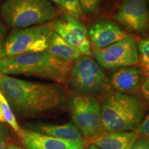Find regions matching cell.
<instances>
[{
	"label": "cell",
	"mask_w": 149,
	"mask_h": 149,
	"mask_svg": "<svg viewBox=\"0 0 149 149\" xmlns=\"http://www.w3.org/2000/svg\"><path fill=\"white\" fill-rule=\"evenodd\" d=\"M0 91L17 113L25 115L55 109L64 99L60 86L26 81L4 74L1 77Z\"/></svg>",
	"instance_id": "cell-1"
},
{
	"label": "cell",
	"mask_w": 149,
	"mask_h": 149,
	"mask_svg": "<svg viewBox=\"0 0 149 149\" xmlns=\"http://www.w3.org/2000/svg\"><path fill=\"white\" fill-rule=\"evenodd\" d=\"M73 64L44 51L4 57L0 61V68L8 75L31 76L62 84L68 79Z\"/></svg>",
	"instance_id": "cell-2"
},
{
	"label": "cell",
	"mask_w": 149,
	"mask_h": 149,
	"mask_svg": "<svg viewBox=\"0 0 149 149\" xmlns=\"http://www.w3.org/2000/svg\"><path fill=\"white\" fill-rule=\"evenodd\" d=\"M100 109L102 125L107 132L135 130L146 112L139 99L117 91H109Z\"/></svg>",
	"instance_id": "cell-3"
},
{
	"label": "cell",
	"mask_w": 149,
	"mask_h": 149,
	"mask_svg": "<svg viewBox=\"0 0 149 149\" xmlns=\"http://www.w3.org/2000/svg\"><path fill=\"white\" fill-rule=\"evenodd\" d=\"M0 12L8 25L23 29L51 21L57 10L50 0H5Z\"/></svg>",
	"instance_id": "cell-4"
},
{
	"label": "cell",
	"mask_w": 149,
	"mask_h": 149,
	"mask_svg": "<svg viewBox=\"0 0 149 149\" xmlns=\"http://www.w3.org/2000/svg\"><path fill=\"white\" fill-rule=\"evenodd\" d=\"M53 32L51 24L15 29L3 42L0 57L4 58L46 51Z\"/></svg>",
	"instance_id": "cell-5"
},
{
	"label": "cell",
	"mask_w": 149,
	"mask_h": 149,
	"mask_svg": "<svg viewBox=\"0 0 149 149\" xmlns=\"http://www.w3.org/2000/svg\"><path fill=\"white\" fill-rule=\"evenodd\" d=\"M68 79L74 90L93 96L109 92L111 87L102 67L88 56H81L75 61Z\"/></svg>",
	"instance_id": "cell-6"
},
{
	"label": "cell",
	"mask_w": 149,
	"mask_h": 149,
	"mask_svg": "<svg viewBox=\"0 0 149 149\" xmlns=\"http://www.w3.org/2000/svg\"><path fill=\"white\" fill-rule=\"evenodd\" d=\"M68 104L72 120L85 137L86 142L105 131L100 104L95 97L83 93L74 94L70 96Z\"/></svg>",
	"instance_id": "cell-7"
},
{
	"label": "cell",
	"mask_w": 149,
	"mask_h": 149,
	"mask_svg": "<svg viewBox=\"0 0 149 149\" xmlns=\"http://www.w3.org/2000/svg\"><path fill=\"white\" fill-rule=\"evenodd\" d=\"M93 55L100 66L106 69L134 66L139 62L137 44L134 37L128 34L106 48L94 47Z\"/></svg>",
	"instance_id": "cell-8"
},
{
	"label": "cell",
	"mask_w": 149,
	"mask_h": 149,
	"mask_svg": "<svg viewBox=\"0 0 149 149\" xmlns=\"http://www.w3.org/2000/svg\"><path fill=\"white\" fill-rule=\"evenodd\" d=\"M51 25L54 32L59 35L67 44L77 48L83 55L90 54L88 30L79 19L66 15L57 18Z\"/></svg>",
	"instance_id": "cell-9"
},
{
	"label": "cell",
	"mask_w": 149,
	"mask_h": 149,
	"mask_svg": "<svg viewBox=\"0 0 149 149\" xmlns=\"http://www.w3.org/2000/svg\"><path fill=\"white\" fill-rule=\"evenodd\" d=\"M115 19L126 29L144 33L148 28L149 10L146 0H123Z\"/></svg>",
	"instance_id": "cell-10"
},
{
	"label": "cell",
	"mask_w": 149,
	"mask_h": 149,
	"mask_svg": "<svg viewBox=\"0 0 149 149\" xmlns=\"http://www.w3.org/2000/svg\"><path fill=\"white\" fill-rule=\"evenodd\" d=\"M126 35L115 22L107 19L97 20L88 30V38L98 48L107 47L122 40Z\"/></svg>",
	"instance_id": "cell-11"
},
{
	"label": "cell",
	"mask_w": 149,
	"mask_h": 149,
	"mask_svg": "<svg viewBox=\"0 0 149 149\" xmlns=\"http://www.w3.org/2000/svg\"><path fill=\"white\" fill-rule=\"evenodd\" d=\"M19 137L26 149H84L85 147L31 130H22Z\"/></svg>",
	"instance_id": "cell-12"
},
{
	"label": "cell",
	"mask_w": 149,
	"mask_h": 149,
	"mask_svg": "<svg viewBox=\"0 0 149 149\" xmlns=\"http://www.w3.org/2000/svg\"><path fill=\"white\" fill-rule=\"evenodd\" d=\"M143 74L138 67H122L111 74L109 82L111 86L119 92H134L141 86Z\"/></svg>",
	"instance_id": "cell-13"
},
{
	"label": "cell",
	"mask_w": 149,
	"mask_h": 149,
	"mask_svg": "<svg viewBox=\"0 0 149 149\" xmlns=\"http://www.w3.org/2000/svg\"><path fill=\"white\" fill-rule=\"evenodd\" d=\"M138 137V134L135 130L104 131L91 139L87 143L95 145L101 149H130L133 143Z\"/></svg>",
	"instance_id": "cell-14"
},
{
	"label": "cell",
	"mask_w": 149,
	"mask_h": 149,
	"mask_svg": "<svg viewBox=\"0 0 149 149\" xmlns=\"http://www.w3.org/2000/svg\"><path fill=\"white\" fill-rule=\"evenodd\" d=\"M35 128L40 133L57 137L77 144L86 145L85 139L75 124L68 123L64 124H36Z\"/></svg>",
	"instance_id": "cell-15"
},
{
	"label": "cell",
	"mask_w": 149,
	"mask_h": 149,
	"mask_svg": "<svg viewBox=\"0 0 149 149\" xmlns=\"http://www.w3.org/2000/svg\"><path fill=\"white\" fill-rule=\"evenodd\" d=\"M46 51L54 57L68 61H76L82 55L77 48L67 44L55 32L52 35L49 45Z\"/></svg>",
	"instance_id": "cell-16"
},
{
	"label": "cell",
	"mask_w": 149,
	"mask_h": 149,
	"mask_svg": "<svg viewBox=\"0 0 149 149\" xmlns=\"http://www.w3.org/2000/svg\"><path fill=\"white\" fill-rule=\"evenodd\" d=\"M0 103H1V112H2V115L5 122L8 123L10 127H12L13 129L19 136L22 130L21 128L18 125L17 122L15 117L13 114V112L10 109V104H9L8 100H6V98L5 97V96L3 95L1 91H0Z\"/></svg>",
	"instance_id": "cell-17"
},
{
	"label": "cell",
	"mask_w": 149,
	"mask_h": 149,
	"mask_svg": "<svg viewBox=\"0 0 149 149\" xmlns=\"http://www.w3.org/2000/svg\"><path fill=\"white\" fill-rule=\"evenodd\" d=\"M60 6L68 15L80 19L83 16L79 0H59Z\"/></svg>",
	"instance_id": "cell-18"
},
{
	"label": "cell",
	"mask_w": 149,
	"mask_h": 149,
	"mask_svg": "<svg viewBox=\"0 0 149 149\" xmlns=\"http://www.w3.org/2000/svg\"><path fill=\"white\" fill-rule=\"evenodd\" d=\"M102 0H79L83 15L91 17L97 13Z\"/></svg>",
	"instance_id": "cell-19"
},
{
	"label": "cell",
	"mask_w": 149,
	"mask_h": 149,
	"mask_svg": "<svg viewBox=\"0 0 149 149\" xmlns=\"http://www.w3.org/2000/svg\"><path fill=\"white\" fill-rule=\"evenodd\" d=\"M137 46L141 67L149 66V39L139 41Z\"/></svg>",
	"instance_id": "cell-20"
},
{
	"label": "cell",
	"mask_w": 149,
	"mask_h": 149,
	"mask_svg": "<svg viewBox=\"0 0 149 149\" xmlns=\"http://www.w3.org/2000/svg\"><path fill=\"white\" fill-rule=\"evenodd\" d=\"M3 123H0V149H6L7 148L10 134L9 128Z\"/></svg>",
	"instance_id": "cell-21"
},
{
	"label": "cell",
	"mask_w": 149,
	"mask_h": 149,
	"mask_svg": "<svg viewBox=\"0 0 149 149\" xmlns=\"http://www.w3.org/2000/svg\"><path fill=\"white\" fill-rule=\"evenodd\" d=\"M139 137H144L149 138V114L143 119L142 122L135 130Z\"/></svg>",
	"instance_id": "cell-22"
},
{
	"label": "cell",
	"mask_w": 149,
	"mask_h": 149,
	"mask_svg": "<svg viewBox=\"0 0 149 149\" xmlns=\"http://www.w3.org/2000/svg\"><path fill=\"white\" fill-rule=\"evenodd\" d=\"M130 149H149V138L138 137L133 143Z\"/></svg>",
	"instance_id": "cell-23"
},
{
	"label": "cell",
	"mask_w": 149,
	"mask_h": 149,
	"mask_svg": "<svg viewBox=\"0 0 149 149\" xmlns=\"http://www.w3.org/2000/svg\"><path fill=\"white\" fill-rule=\"evenodd\" d=\"M141 91L145 101L149 106V75L147 76L146 79L141 84Z\"/></svg>",
	"instance_id": "cell-24"
},
{
	"label": "cell",
	"mask_w": 149,
	"mask_h": 149,
	"mask_svg": "<svg viewBox=\"0 0 149 149\" xmlns=\"http://www.w3.org/2000/svg\"><path fill=\"white\" fill-rule=\"evenodd\" d=\"M6 32V29L4 25L1 22V19H0V53L1 52L2 49V46L3 42H4V35Z\"/></svg>",
	"instance_id": "cell-25"
},
{
	"label": "cell",
	"mask_w": 149,
	"mask_h": 149,
	"mask_svg": "<svg viewBox=\"0 0 149 149\" xmlns=\"http://www.w3.org/2000/svg\"><path fill=\"white\" fill-rule=\"evenodd\" d=\"M141 71H142L143 74H145V75L148 76L149 75V66L141 67Z\"/></svg>",
	"instance_id": "cell-26"
},
{
	"label": "cell",
	"mask_w": 149,
	"mask_h": 149,
	"mask_svg": "<svg viewBox=\"0 0 149 149\" xmlns=\"http://www.w3.org/2000/svg\"><path fill=\"white\" fill-rule=\"evenodd\" d=\"M0 122H5L4 119H3L2 112H1V103H0Z\"/></svg>",
	"instance_id": "cell-27"
},
{
	"label": "cell",
	"mask_w": 149,
	"mask_h": 149,
	"mask_svg": "<svg viewBox=\"0 0 149 149\" xmlns=\"http://www.w3.org/2000/svg\"><path fill=\"white\" fill-rule=\"evenodd\" d=\"M6 149H22L20 147L17 146H13V145H10V146H8Z\"/></svg>",
	"instance_id": "cell-28"
},
{
	"label": "cell",
	"mask_w": 149,
	"mask_h": 149,
	"mask_svg": "<svg viewBox=\"0 0 149 149\" xmlns=\"http://www.w3.org/2000/svg\"><path fill=\"white\" fill-rule=\"evenodd\" d=\"M86 149H101V148H98L97 146H95V145H93V144H91L90 146H89Z\"/></svg>",
	"instance_id": "cell-29"
},
{
	"label": "cell",
	"mask_w": 149,
	"mask_h": 149,
	"mask_svg": "<svg viewBox=\"0 0 149 149\" xmlns=\"http://www.w3.org/2000/svg\"><path fill=\"white\" fill-rule=\"evenodd\" d=\"M50 1H51L52 2H53L54 3H55V4L58 5L60 6V2H59V0H50Z\"/></svg>",
	"instance_id": "cell-30"
},
{
	"label": "cell",
	"mask_w": 149,
	"mask_h": 149,
	"mask_svg": "<svg viewBox=\"0 0 149 149\" xmlns=\"http://www.w3.org/2000/svg\"><path fill=\"white\" fill-rule=\"evenodd\" d=\"M1 68H0V81H1Z\"/></svg>",
	"instance_id": "cell-31"
},
{
	"label": "cell",
	"mask_w": 149,
	"mask_h": 149,
	"mask_svg": "<svg viewBox=\"0 0 149 149\" xmlns=\"http://www.w3.org/2000/svg\"><path fill=\"white\" fill-rule=\"evenodd\" d=\"M148 3H149V0H148Z\"/></svg>",
	"instance_id": "cell-32"
}]
</instances>
